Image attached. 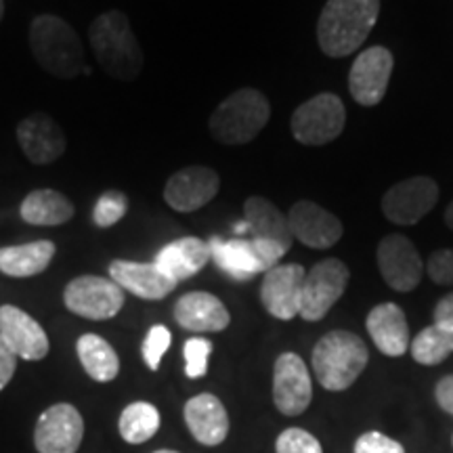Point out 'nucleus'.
<instances>
[{
  "label": "nucleus",
  "mask_w": 453,
  "mask_h": 453,
  "mask_svg": "<svg viewBox=\"0 0 453 453\" xmlns=\"http://www.w3.org/2000/svg\"><path fill=\"white\" fill-rule=\"evenodd\" d=\"M380 15V0H327L317 21V41L327 57L355 53Z\"/></svg>",
  "instance_id": "1"
},
{
  "label": "nucleus",
  "mask_w": 453,
  "mask_h": 453,
  "mask_svg": "<svg viewBox=\"0 0 453 453\" xmlns=\"http://www.w3.org/2000/svg\"><path fill=\"white\" fill-rule=\"evenodd\" d=\"M88 42L107 76L130 82L143 70V50L127 13L107 11L88 27Z\"/></svg>",
  "instance_id": "2"
},
{
  "label": "nucleus",
  "mask_w": 453,
  "mask_h": 453,
  "mask_svg": "<svg viewBox=\"0 0 453 453\" xmlns=\"http://www.w3.org/2000/svg\"><path fill=\"white\" fill-rule=\"evenodd\" d=\"M370 361L364 338L349 330H332L317 340L311 365L321 387L330 393H342L359 380Z\"/></svg>",
  "instance_id": "3"
},
{
  "label": "nucleus",
  "mask_w": 453,
  "mask_h": 453,
  "mask_svg": "<svg viewBox=\"0 0 453 453\" xmlns=\"http://www.w3.org/2000/svg\"><path fill=\"white\" fill-rule=\"evenodd\" d=\"M30 49L44 72L64 81H72L87 67L81 36L57 15H38L32 21Z\"/></svg>",
  "instance_id": "4"
},
{
  "label": "nucleus",
  "mask_w": 453,
  "mask_h": 453,
  "mask_svg": "<svg viewBox=\"0 0 453 453\" xmlns=\"http://www.w3.org/2000/svg\"><path fill=\"white\" fill-rule=\"evenodd\" d=\"M269 118V99L257 88H240L212 111L208 128L219 143L243 145L258 137Z\"/></svg>",
  "instance_id": "5"
},
{
  "label": "nucleus",
  "mask_w": 453,
  "mask_h": 453,
  "mask_svg": "<svg viewBox=\"0 0 453 453\" xmlns=\"http://www.w3.org/2000/svg\"><path fill=\"white\" fill-rule=\"evenodd\" d=\"M208 246H211V257L217 267L237 281L250 280L257 273H267L288 254L280 243L254 240V237L250 240L235 237L229 242L211 237Z\"/></svg>",
  "instance_id": "6"
},
{
  "label": "nucleus",
  "mask_w": 453,
  "mask_h": 453,
  "mask_svg": "<svg viewBox=\"0 0 453 453\" xmlns=\"http://www.w3.org/2000/svg\"><path fill=\"white\" fill-rule=\"evenodd\" d=\"M347 110L342 99L334 93H319L304 101L292 113L290 128L294 139L303 145H327L342 134Z\"/></svg>",
  "instance_id": "7"
},
{
  "label": "nucleus",
  "mask_w": 453,
  "mask_h": 453,
  "mask_svg": "<svg viewBox=\"0 0 453 453\" xmlns=\"http://www.w3.org/2000/svg\"><path fill=\"white\" fill-rule=\"evenodd\" d=\"M350 280L347 263L340 258H324L313 265L304 275L303 298H300V317L304 321H321L330 313L334 304L342 298Z\"/></svg>",
  "instance_id": "8"
},
{
  "label": "nucleus",
  "mask_w": 453,
  "mask_h": 453,
  "mask_svg": "<svg viewBox=\"0 0 453 453\" xmlns=\"http://www.w3.org/2000/svg\"><path fill=\"white\" fill-rule=\"evenodd\" d=\"M65 307L84 319L105 321L120 313L124 290L113 280L99 275H82L67 283L64 292Z\"/></svg>",
  "instance_id": "9"
},
{
  "label": "nucleus",
  "mask_w": 453,
  "mask_h": 453,
  "mask_svg": "<svg viewBox=\"0 0 453 453\" xmlns=\"http://www.w3.org/2000/svg\"><path fill=\"white\" fill-rule=\"evenodd\" d=\"M439 185L430 177H411L390 187L382 197V212L395 225H416L437 206Z\"/></svg>",
  "instance_id": "10"
},
{
  "label": "nucleus",
  "mask_w": 453,
  "mask_h": 453,
  "mask_svg": "<svg viewBox=\"0 0 453 453\" xmlns=\"http://www.w3.org/2000/svg\"><path fill=\"white\" fill-rule=\"evenodd\" d=\"M378 269L382 280L395 292L416 290L422 280L424 263L410 237L390 234L378 243Z\"/></svg>",
  "instance_id": "11"
},
{
  "label": "nucleus",
  "mask_w": 453,
  "mask_h": 453,
  "mask_svg": "<svg viewBox=\"0 0 453 453\" xmlns=\"http://www.w3.org/2000/svg\"><path fill=\"white\" fill-rule=\"evenodd\" d=\"M313 401V382L303 357L281 353L273 365V403L283 416H300Z\"/></svg>",
  "instance_id": "12"
},
{
  "label": "nucleus",
  "mask_w": 453,
  "mask_h": 453,
  "mask_svg": "<svg viewBox=\"0 0 453 453\" xmlns=\"http://www.w3.org/2000/svg\"><path fill=\"white\" fill-rule=\"evenodd\" d=\"M393 67V53L384 47L365 49L357 57L349 73V90L357 104L365 107L380 104L387 95Z\"/></svg>",
  "instance_id": "13"
},
{
  "label": "nucleus",
  "mask_w": 453,
  "mask_h": 453,
  "mask_svg": "<svg viewBox=\"0 0 453 453\" xmlns=\"http://www.w3.org/2000/svg\"><path fill=\"white\" fill-rule=\"evenodd\" d=\"M82 437V416L70 403H57L42 411L34 430V443L41 453H76Z\"/></svg>",
  "instance_id": "14"
},
{
  "label": "nucleus",
  "mask_w": 453,
  "mask_h": 453,
  "mask_svg": "<svg viewBox=\"0 0 453 453\" xmlns=\"http://www.w3.org/2000/svg\"><path fill=\"white\" fill-rule=\"evenodd\" d=\"M220 189V177L208 166H187L164 187V200L177 212H196L211 203Z\"/></svg>",
  "instance_id": "15"
},
{
  "label": "nucleus",
  "mask_w": 453,
  "mask_h": 453,
  "mask_svg": "<svg viewBox=\"0 0 453 453\" xmlns=\"http://www.w3.org/2000/svg\"><path fill=\"white\" fill-rule=\"evenodd\" d=\"M307 271L303 265H277L265 273L260 286V300L269 315L280 321H290L300 313V298H303V281Z\"/></svg>",
  "instance_id": "16"
},
{
  "label": "nucleus",
  "mask_w": 453,
  "mask_h": 453,
  "mask_svg": "<svg viewBox=\"0 0 453 453\" xmlns=\"http://www.w3.org/2000/svg\"><path fill=\"white\" fill-rule=\"evenodd\" d=\"M288 223L294 240L315 250L336 246L344 234V226L336 214L309 200L294 203L288 212Z\"/></svg>",
  "instance_id": "17"
},
{
  "label": "nucleus",
  "mask_w": 453,
  "mask_h": 453,
  "mask_svg": "<svg viewBox=\"0 0 453 453\" xmlns=\"http://www.w3.org/2000/svg\"><path fill=\"white\" fill-rule=\"evenodd\" d=\"M17 141L27 160L38 166L53 164L65 154L67 139L49 113L36 111L17 124Z\"/></svg>",
  "instance_id": "18"
},
{
  "label": "nucleus",
  "mask_w": 453,
  "mask_h": 453,
  "mask_svg": "<svg viewBox=\"0 0 453 453\" xmlns=\"http://www.w3.org/2000/svg\"><path fill=\"white\" fill-rule=\"evenodd\" d=\"M0 338L21 359L41 361L49 355L47 332L34 317L13 304L0 307Z\"/></svg>",
  "instance_id": "19"
},
{
  "label": "nucleus",
  "mask_w": 453,
  "mask_h": 453,
  "mask_svg": "<svg viewBox=\"0 0 453 453\" xmlns=\"http://www.w3.org/2000/svg\"><path fill=\"white\" fill-rule=\"evenodd\" d=\"M365 327L372 342L387 357H403L410 350V326L403 309L395 303L376 304L367 313Z\"/></svg>",
  "instance_id": "20"
},
{
  "label": "nucleus",
  "mask_w": 453,
  "mask_h": 453,
  "mask_svg": "<svg viewBox=\"0 0 453 453\" xmlns=\"http://www.w3.org/2000/svg\"><path fill=\"white\" fill-rule=\"evenodd\" d=\"M174 319L189 332H223L231 324V315L223 300L211 292H187L174 304Z\"/></svg>",
  "instance_id": "21"
},
{
  "label": "nucleus",
  "mask_w": 453,
  "mask_h": 453,
  "mask_svg": "<svg viewBox=\"0 0 453 453\" xmlns=\"http://www.w3.org/2000/svg\"><path fill=\"white\" fill-rule=\"evenodd\" d=\"M183 413L187 428L202 445L217 447L229 434V413L219 396L211 393L191 396Z\"/></svg>",
  "instance_id": "22"
},
{
  "label": "nucleus",
  "mask_w": 453,
  "mask_h": 453,
  "mask_svg": "<svg viewBox=\"0 0 453 453\" xmlns=\"http://www.w3.org/2000/svg\"><path fill=\"white\" fill-rule=\"evenodd\" d=\"M110 280L122 290L133 292L143 300H162L177 288V281L164 275L156 263H133V260H113L110 265Z\"/></svg>",
  "instance_id": "23"
},
{
  "label": "nucleus",
  "mask_w": 453,
  "mask_h": 453,
  "mask_svg": "<svg viewBox=\"0 0 453 453\" xmlns=\"http://www.w3.org/2000/svg\"><path fill=\"white\" fill-rule=\"evenodd\" d=\"M211 246L200 237H180L156 254V267L173 281H185L211 263Z\"/></svg>",
  "instance_id": "24"
},
{
  "label": "nucleus",
  "mask_w": 453,
  "mask_h": 453,
  "mask_svg": "<svg viewBox=\"0 0 453 453\" xmlns=\"http://www.w3.org/2000/svg\"><path fill=\"white\" fill-rule=\"evenodd\" d=\"M243 220L248 223V231L254 240H265L280 243L283 250L290 252L294 237L288 223V214H283L273 202L260 196L248 197L243 203Z\"/></svg>",
  "instance_id": "25"
},
{
  "label": "nucleus",
  "mask_w": 453,
  "mask_h": 453,
  "mask_svg": "<svg viewBox=\"0 0 453 453\" xmlns=\"http://www.w3.org/2000/svg\"><path fill=\"white\" fill-rule=\"evenodd\" d=\"M53 257L55 243L49 240L0 248V271L9 277H32L47 271Z\"/></svg>",
  "instance_id": "26"
},
{
  "label": "nucleus",
  "mask_w": 453,
  "mask_h": 453,
  "mask_svg": "<svg viewBox=\"0 0 453 453\" xmlns=\"http://www.w3.org/2000/svg\"><path fill=\"white\" fill-rule=\"evenodd\" d=\"M19 214L26 223L36 226H57L65 225L73 219L76 208L64 194L55 189H36L26 196L21 202Z\"/></svg>",
  "instance_id": "27"
},
{
  "label": "nucleus",
  "mask_w": 453,
  "mask_h": 453,
  "mask_svg": "<svg viewBox=\"0 0 453 453\" xmlns=\"http://www.w3.org/2000/svg\"><path fill=\"white\" fill-rule=\"evenodd\" d=\"M76 350L82 367L93 380H116V376L120 373V359H118L116 350L105 338L97 336V334H84V336L78 338Z\"/></svg>",
  "instance_id": "28"
},
{
  "label": "nucleus",
  "mask_w": 453,
  "mask_h": 453,
  "mask_svg": "<svg viewBox=\"0 0 453 453\" xmlns=\"http://www.w3.org/2000/svg\"><path fill=\"white\" fill-rule=\"evenodd\" d=\"M118 426H120V434L127 443L141 445L154 437L160 428V411L156 405L137 401L122 411Z\"/></svg>",
  "instance_id": "29"
},
{
  "label": "nucleus",
  "mask_w": 453,
  "mask_h": 453,
  "mask_svg": "<svg viewBox=\"0 0 453 453\" xmlns=\"http://www.w3.org/2000/svg\"><path fill=\"white\" fill-rule=\"evenodd\" d=\"M410 353L420 365H439L453 355V332L439 326H428L411 340Z\"/></svg>",
  "instance_id": "30"
},
{
  "label": "nucleus",
  "mask_w": 453,
  "mask_h": 453,
  "mask_svg": "<svg viewBox=\"0 0 453 453\" xmlns=\"http://www.w3.org/2000/svg\"><path fill=\"white\" fill-rule=\"evenodd\" d=\"M127 212L128 197L124 196L122 191H105V194L97 200V203H95L93 220L95 225L101 226V229H107V226L120 223V220L127 217Z\"/></svg>",
  "instance_id": "31"
},
{
  "label": "nucleus",
  "mask_w": 453,
  "mask_h": 453,
  "mask_svg": "<svg viewBox=\"0 0 453 453\" xmlns=\"http://www.w3.org/2000/svg\"><path fill=\"white\" fill-rule=\"evenodd\" d=\"M185 355V373L187 378L196 380V378L206 376L208 359L212 355V342L206 338H189L183 347Z\"/></svg>",
  "instance_id": "32"
},
{
  "label": "nucleus",
  "mask_w": 453,
  "mask_h": 453,
  "mask_svg": "<svg viewBox=\"0 0 453 453\" xmlns=\"http://www.w3.org/2000/svg\"><path fill=\"white\" fill-rule=\"evenodd\" d=\"M275 453H324V447L309 430L286 428L275 441Z\"/></svg>",
  "instance_id": "33"
},
{
  "label": "nucleus",
  "mask_w": 453,
  "mask_h": 453,
  "mask_svg": "<svg viewBox=\"0 0 453 453\" xmlns=\"http://www.w3.org/2000/svg\"><path fill=\"white\" fill-rule=\"evenodd\" d=\"M170 340H173V336H170V330L166 326H154L147 332L143 340V359L150 370H160L162 357L166 355Z\"/></svg>",
  "instance_id": "34"
},
{
  "label": "nucleus",
  "mask_w": 453,
  "mask_h": 453,
  "mask_svg": "<svg viewBox=\"0 0 453 453\" xmlns=\"http://www.w3.org/2000/svg\"><path fill=\"white\" fill-rule=\"evenodd\" d=\"M353 453H405V447L380 430H367L355 441Z\"/></svg>",
  "instance_id": "35"
},
{
  "label": "nucleus",
  "mask_w": 453,
  "mask_h": 453,
  "mask_svg": "<svg viewBox=\"0 0 453 453\" xmlns=\"http://www.w3.org/2000/svg\"><path fill=\"white\" fill-rule=\"evenodd\" d=\"M428 277L437 286H453V250H437L430 254L426 263Z\"/></svg>",
  "instance_id": "36"
},
{
  "label": "nucleus",
  "mask_w": 453,
  "mask_h": 453,
  "mask_svg": "<svg viewBox=\"0 0 453 453\" xmlns=\"http://www.w3.org/2000/svg\"><path fill=\"white\" fill-rule=\"evenodd\" d=\"M17 370V355L11 350L4 340L0 338V390H3L15 376Z\"/></svg>",
  "instance_id": "37"
},
{
  "label": "nucleus",
  "mask_w": 453,
  "mask_h": 453,
  "mask_svg": "<svg viewBox=\"0 0 453 453\" xmlns=\"http://www.w3.org/2000/svg\"><path fill=\"white\" fill-rule=\"evenodd\" d=\"M434 399H437V405L445 413L453 416V373L449 376H443L434 387Z\"/></svg>",
  "instance_id": "38"
},
{
  "label": "nucleus",
  "mask_w": 453,
  "mask_h": 453,
  "mask_svg": "<svg viewBox=\"0 0 453 453\" xmlns=\"http://www.w3.org/2000/svg\"><path fill=\"white\" fill-rule=\"evenodd\" d=\"M433 317H434V326L453 332V292L445 294V296L439 300L437 307H434Z\"/></svg>",
  "instance_id": "39"
},
{
  "label": "nucleus",
  "mask_w": 453,
  "mask_h": 453,
  "mask_svg": "<svg viewBox=\"0 0 453 453\" xmlns=\"http://www.w3.org/2000/svg\"><path fill=\"white\" fill-rule=\"evenodd\" d=\"M445 223L453 231V202L447 206V211H445Z\"/></svg>",
  "instance_id": "40"
},
{
  "label": "nucleus",
  "mask_w": 453,
  "mask_h": 453,
  "mask_svg": "<svg viewBox=\"0 0 453 453\" xmlns=\"http://www.w3.org/2000/svg\"><path fill=\"white\" fill-rule=\"evenodd\" d=\"M246 231H248V223H246V220H243V223H237L235 225V234H246Z\"/></svg>",
  "instance_id": "41"
},
{
  "label": "nucleus",
  "mask_w": 453,
  "mask_h": 453,
  "mask_svg": "<svg viewBox=\"0 0 453 453\" xmlns=\"http://www.w3.org/2000/svg\"><path fill=\"white\" fill-rule=\"evenodd\" d=\"M4 17V0H0V21H3Z\"/></svg>",
  "instance_id": "42"
},
{
  "label": "nucleus",
  "mask_w": 453,
  "mask_h": 453,
  "mask_svg": "<svg viewBox=\"0 0 453 453\" xmlns=\"http://www.w3.org/2000/svg\"><path fill=\"white\" fill-rule=\"evenodd\" d=\"M154 453H179V451H173V449H160V451H154Z\"/></svg>",
  "instance_id": "43"
},
{
  "label": "nucleus",
  "mask_w": 453,
  "mask_h": 453,
  "mask_svg": "<svg viewBox=\"0 0 453 453\" xmlns=\"http://www.w3.org/2000/svg\"><path fill=\"white\" fill-rule=\"evenodd\" d=\"M451 443H453V439H451Z\"/></svg>",
  "instance_id": "44"
}]
</instances>
